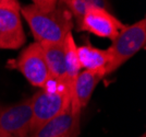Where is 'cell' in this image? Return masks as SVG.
<instances>
[{
  "label": "cell",
  "instance_id": "cell-1",
  "mask_svg": "<svg viewBox=\"0 0 146 137\" xmlns=\"http://www.w3.org/2000/svg\"><path fill=\"white\" fill-rule=\"evenodd\" d=\"M20 12L27 21L31 32L38 43H63L73 28V17L58 0L54 10L44 11L34 5L22 7Z\"/></svg>",
  "mask_w": 146,
  "mask_h": 137
},
{
  "label": "cell",
  "instance_id": "cell-2",
  "mask_svg": "<svg viewBox=\"0 0 146 137\" xmlns=\"http://www.w3.org/2000/svg\"><path fill=\"white\" fill-rule=\"evenodd\" d=\"M71 104L70 90L66 83L49 78L38 92L31 98L32 122L30 135Z\"/></svg>",
  "mask_w": 146,
  "mask_h": 137
},
{
  "label": "cell",
  "instance_id": "cell-3",
  "mask_svg": "<svg viewBox=\"0 0 146 137\" xmlns=\"http://www.w3.org/2000/svg\"><path fill=\"white\" fill-rule=\"evenodd\" d=\"M146 20L142 19L132 25H125L113 41L109 48L110 60L105 69L106 76L116 71L121 65L145 47Z\"/></svg>",
  "mask_w": 146,
  "mask_h": 137
},
{
  "label": "cell",
  "instance_id": "cell-4",
  "mask_svg": "<svg viewBox=\"0 0 146 137\" xmlns=\"http://www.w3.org/2000/svg\"><path fill=\"white\" fill-rule=\"evenodd\" d=\"M14 68L22 73L32 86L43 88L49 80L48 68L42 46L38 42L30 44L14 62Z\"/></svg>",
  "mask_w": 146,
  "mask_h": 137
},
{
  "label": "cell",
  "instance_id": "cell-5",
  "mask_svg": "<svg viewBox=\"0 0 146 137\" xmlns=\"http://www.w3.org/2000/svg\"><path fill=\"white\" fill-rule=\"evenodd\" d=\"M124 28L125 24L112 15L107 9L90 7L78 24V31H85L99 38L113 41Z\"/></svg>",
  "mask_w": 146,
  "mask_h": 137
},
{
  "label": "cell",
  "instance_id": "cell-6",
  "mask_svg": "<svg viewBox=\"0 0 146 137\" xmlns=\"http://www.w3.org/2000/svg\"><path fill=\"white\" fill-rule=\"evenodd\" d=\"M31 122V99L13 105H0V131L15 137H27Z\"/></svg>",
  "mask_w": 146,
  "mask_h": 137
},
{
  "label": "cell",
  "instance_id": "cell-7",
  "mask_svg": "<svg viewBox=\"0 0 146 137\" xmlns=\"http://www.w3.org/2000/svg\"><path fill=\"white\" fill-rule=\"evenodd\" d=\"M20 10L0 7V48L2 50H18L25 43Z\"/></svg>",
  "mask_w": 146,
  "mask_h": 137
},
{
  "label": "cell",
  "instance_id": "cell-8",
  "mask_svg": "<svg viewBox=\"0 0 146 137\" xmlns=\"http://www.w3.org/2000/svg\"><path fill=\"white\" fill-rule=\"evenodd\" d=\"M106 76L104 70H83L75 80L71 98V110L75 116L80 118L82 107L87 105L95 88Z\"/></svg>",
  "mask_w": 146,
  "mask_h": 137
},
{
  "label": "cell",
  "instance_id": "cell-9",
  "mask_svg": "<svg viewBox=\"0 0 146 137\" xmlns=\"http://www.w3.org/2000/svg\"><path fill=\"white\" fill-rule=\"evenodd\" d=\"M79 118L73 114L71 105H69L64 111L49 120L37 131L31 134V137H72V132L78 130Z\"/></svg>",
  "mask_w": 146,
  "mask_h": 137
},
{
  "label": "cell",
  "instance_id": "cell-10",
  "mask_svg": "<svg viewBox=\"0 0 146 137\" xmlns=\"http://www.w3.org/2000/svg\"><path fill=\"white\" fill-rule=\"evenodd\" d=\"M49 75L56 80L66 82V55L63 43H39Z\"/></svg>",
  "mask_w": 146,
  "mask_h": 137
},
{
  "label": "cell",
  "instance_id": "cell-11",
  "mask_svg": "<svg viewBox=\"0 0 146 137\" xmlns=\"http://www.w3.org/2000/svg\"><path fill=\"white\" fill-rule=\"evenodd\" d=\"M76 54H78L81 68H84V70H104L105 71L110 60L108 50L93 47L90 44L78 46Z\"/></svg>",
  "mask_w": 146,
  "mask_h": 137
},
{
  "label": "cell",
  "instance_id": "cell-12",
  "mask_svg": "<svg viewBox=\"0 0 146 137\" xmlns=\"http://www.w3.org/2000/svg\"><path fill=\"white\" fill-rule=\"evenodd\" d=\"M64 46V55H66V82L70 90V95L72 98L74 83L81 73V65H80L78 54H76V44L73 38L72 33H69L63 42Z\"/></svg>",
  "mask_w": 146,
  "mask_h": 137
},
{
  "label": "cell",
  "instance_id": "cell-13",
  "mask_svg": "<svg viewBox=\"0 0 146 137\" xmlns=\"http://www.w3.org/2000/svg\"><path fill=\"white\" fill-rule=\"evenodd\" d=\"M59 1L69 9L72 17L75 19L76 24H79L81 22L83 15L85 14L86 10L90 8V6L84 0H59Z\"/></svg>",
  "mask_w": 146,
  "mask_h": 137
},
{
  "label": "cell",
  "instance_id": "cell-14",
  "mask_svg": "<svg viewBox=\"0 0 146 137\" xmlns=\"http://www.w3.org/2000/svg\"><path fill=\"white\" fill-rule=\"evenodd\" d=\"M33 5L44 11H51L54 10L58 3V0H32Z\"/></svg>",
  "mask_w": 146,
  "mask_h": 137
},
{
  "label": "cell",
  "instance_id": "cell-15",
  "mask_svg": "<svg viewBox=\"0 0 146 137\" xmlns=\"http://www.w3.org/2000/svg\"><path fill=\"white\" fill-rule=\"evenodd\" d=\"M0 7H9V8L18 9V10L21 9L18 0H0Z\"/></svg>",
  "mask_w": 146,
  "mask_h": 137
},
{
  "label": "cell",
  "instance_id": "cell-16",
  "mask_svg": "<svg viewBox=\"0 0 146 137\" xmlns=\"http://www.w3.org/2000/svg\"><path fill=\"white\" fill-rule=\"evenodd\" d=\"M0 137H15V136L10 135V134H8V133H6V132L3 131H0Z\"/></svg>",
  "mask_w": 146,
  "mask_h": 137
},
{
  "label": "cell",
  "instance_id": "cell-17",
  "mask_svg": "<svg viewBox=\"0 0 146 137\" xmlns=\"http://www.w3.org/2000/svg\"><path fill=\"white\" fill-rule=\"evenodd\" d=\"M66 137H70V136H66Z\"/></svg>",
  "mask_w": 146,
  "mask_h": 137
}]
</instances>
